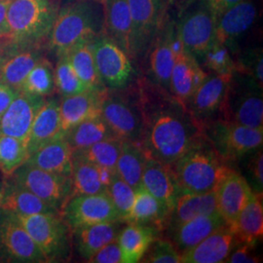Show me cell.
Instances as JSON below:
<instances>
[{
    "instance_id": "16",
    "label": "cell",
    "mask_w": 263,
    "mask_h": 263,
    "mask_svg": "<svg viewBox=\"0 0 263 263\" xmlns=\"http://www.w3.org/2000/svg\"><path fill=\"white\" fill-rule=\"evenodd\" d=\"M45 101L44 97L19 92L0 117V134L28 143L33 120Z\"/></svg>"
},
{
    "instance_id": "9",
    "label": "cell",
    "mask_w": 263,
    "mask_h": 263,
    "mask_svg": "<svg viewBox=\"0 0 263 263\" xmlns=\"http://www.w3.org/2000/svg\"><path fill=\"white\" fill-rule=\"evenodd\" d=\"M216 18L208 0H197L179 12L176 28L185 53L200 64L204 54L216 40Z\"/></svg>"
},
{
    "instance_id": "13",
    "label": "cell",
    "mask_w": 263,
    "mask_h": 263,
    "mask_svg": "<svg viewBox=\"0 0 263 263\" xmlns=\"http://www.w3.org/2000/svg\"><path fill=\"white\" fill-rule=\"evenodd\" d=\"M132 21L131 60L145 56L156 36L166 6L162 0H128Z\"/></svg>"
},
{
    "instance_id": "46",
    "label": "cell",
    "mask_w": 263,
    "mask_h": 263,
    "mask_svg": "<svg viewBox=\"0 0 263 263\" xmlns=\"http://www.w3.org/2000/svg\"><path fill=\"white\" fill-rule=\"evenodd\" d=\"M238 163L242 164L241 174L248 181L254 193L262 194L263 191V155L262 147L249 153Z\"/></svg>"
},
{
    "instance_id": "3",
    "label": "cell",
    "mask_w": 263,
    "mask_h": 263,
    "mask_svg": "<svg viewBox=\"0 0 263 263\" xmlns=\"http://www.w3.org/2000/svg\"><path fill=\"white\" fill-rule=\"evenodd\" d=\"M181 193L216 191L220 181L233 169L216 153L206 137L172 165Z\"/></svg>"
},
{
    "instance_id": "5",
    "label": "cell",
    "mask_w": 263,
    "mask_h": 263,
    "mask_svg": "<svg viewBox=\"0 0 263 263\" xmlns=\"http://www.w3.org/2000/svg\"><path fill=\"white\" fill-rule=\"evenodd\" d=\"M218 118L251 128H263L262 86L254 78L234 71Z\"/></svg>"
},
{
    "instance_id": "34",
    "label": "cell",
    "mask_w": 263,
    "mask_h": 263,
    "mask_svg": "<svg viewBox=\"0 0 263 263\" xmlns=\"http://www.w3.org/2000/svg\"><path fill=\"white\" fill-rule=\"evenodd\" d=\"M230 226L240 244L255 247L263 234L262 194L254 193Z\"/></svg>"
},
{
    "instance_id": "38",
    "label": "cell",
    "mask_w": 263,
    "mask_h": 263,
    "mask_svg": "<svg viewBox=\"0 0 263 263\" xmlns=\"http://www.w3.org/2000/svg\"><path fill=\"white\" fill-rule=\"evenodd\" d=\"M146 156L139 143L122 141L121 151L116 163V173L135 190L142 186L141 178Z\"/></svg>"
},
{
    "instance_id": "49",
    "label": "cell",
    "mask_w": 263,
    "mask_h": 263,
    "mask_svg": "<svg viewBox=\"0 0 263 263\" xmlns=\"http://www.w3.org/2000/svg\"><path fill=\"white\" fill-rule=\"evenodd\" d=\"M253 246L247 244H239L236 246L233 251L227 257L226 262L230 263H255L259 262V257L254 252Z\"/></svg>"
},
{
    "instance_id": "44",
    "label": "cell",
    "mask_w": 263,
    "mask_h": 263,
    "mask_svg": "<svg viewBox=\"0 0 263 263\" xmlns=\"http://www.w3.org/2000/svg\"><path fill=\"white\" fill-rule=\"evenodd\" d=\"M107 192L120 219L127 221L136 197V190L124 181L117 173H114L109 181Z\"/></svg>"
},
{
    "instance_id": "50",
    "label": "cell",
    "mask_w": 263,
    "mask_h": 263,
    "mask_svg": "<svg viewBox=\"0 0 263 263\" xmlns=\"http://www.w3.org/2000/svg\"><path fill=\"white\" fill-rule=\"evenodd\" d=\"M19 91L0 81V117L6 111Z\"/></svg>"
},
{
    "instance_id": "37",
    "label": "cell",
    "mask_w": 263,
    "mask_h": 263,
    "mask_svg": "<svg viewBox=\"0 0 263 263\" xmlns=\"http://www.w3.org/2000/svg\"><path fill=\"white\" fill-rule=\"evenodd\" d=\"M116 137L101 115L77 124L65 133L72 152L81 151L96 142Z\"/></svg>"
},
{
    "instance_id": "27",
    "label": "cell",
    "mask_w": 263,
    "mask_h": 263,
    "mask_svg": "<svg viewBox=\"0 0 263 263\" xmlns=\"http://www.w3.org/2000/svg\"><path fill=\"white\" fill-rule=\"evenodd\" d=\"M123 220L99 222L72 229L73 244L77 254L88 261L105 245L117 239Z\"/></svg>"
},
{
    "instance_id": "2",
    "label": "cell",
    "mask_w": 263,
    "mask_h": 263,
    "mask_svg": "<svg viewBox=\"0 0 263 263\" xmlns=\"http://www.w3.org/2000/svg\"><path fill=\"white\" fill-rule=\"evenodd\" d=\"M103 3L77 0L62 4L50 31L46 48L58 58L78 43L93 40L104 33Z\"/></svg>"
},
{
    "instance_id": "51",
    "label": "cell",
    "mask_w": 263,
    "mask_h": 263,
    "mask_svg": "<svg viewBox=\"0 0 263 263\" xmlns=\"http://www.w3.org/2000/svg\"><path fill=\"white\" fill-rule=\"evenodd\" d=\"M240 1L242 0H208V3L217 21L224 12L230 9L232 6H234Z\"/></svg>"
},
{
    "instance_id": "23",
    "label": "cell",
    "mask_w": 263,
    "mask_h": 263,
    "mask_svg": "<svg viewBox=\"0 0 263 263\" xmlns=\"http://www.w3.org/2000/svg\"><path fill=\"white\" fill-rule=\"evenodd\" d=\"M43 50V46L16 47L11 43L0 66V81L20 92L28 73L44 57Z\"/></svg>"
},
{
    "instance_id": "39",
    "label": "cell",
    "mask_w": 263,
    "mask_h": 263,
    "mask_svg": "<svg viewBox=\"0 0 263 263\" xmlns=\"http://www.w3.org/2000/svg\"><path fill=\"white\" fill-rule=\"evenodd\" d=\"M121 145L122 140L117 137H112L96 142L84 149L74 151L73 156L87 160L102 168L115 171L116 163L121 151Z\"/></svg>"
},
{
    "instance_id": "20",
    "label": "cell",
    "mask_w": 263,
    "mask_h": 263,
    "mask_svg": "<svg viewBox=\"0 0 263 263\" xmlns=\"http://www.w3.org/2000/svg\"><path fill=\"white\" fill-rule=\"evenodd\" d=\"M216 195L218 213L231 226L254 192L241 173L233 168L218 184Z\"/></svg>"
},
{
    "instance_id": "4",
    "label": "cell",
    "mask_w": 263,
    "mask_h": 263,
    "mask_svg": "<svg viewBox=\"0 0 263 263\" xmlns=\"http://www.w3.org/2000/svg\"><path fill=\"white\" fill-rule=\"evenodd\" d=\"M61 5L60 0H12L6 14L10 42L16 47H46Z\"/></svg>"
},
{
    "instance_id": "42",
    "label": "cell",
    "mask_w": 263,
    "mask_h": 263,
    "mask_svg": "<svg viewBox=\"0 0 263 263\" xmlns=\"http://www.w3.org/2000/svg\"><path fill=\"white\" fill-rule=\"evenodd\" d=\"M57 59L58 61L54 72L55 86L59 94L65 98L87 91V87L76 74L67 54L61 55Z\"/></svg>"
},
{
    "instance_id": "22",
    "label": "cell",
    "mask_w": 263,
    "mask_h": 263,
    "mask_svg": "<svg viewBox=\"0 0 263 263\" xmlns=\"http://www.w3.org/2000/svg\"><path fill=\"white\" fill-rule=\"evenodd\" d=\"M207 73L197 62L184 51L176 57L170 78V94L187 107L188 103Z\"/></svg>"
},
{
    "instance_id": "17",
    "label": "cell",
    "mask_w": 263,
    "mask_h": 263,
    "mask_svg": "<svg viewBox=\"0 0 263 263\" xmlns=\"http://www.w3.org/2000/svg\"><path fill=\"white\" fill-rule=\"evenodd\" d=\"M231 76L207 73L203 82L192 95L187 104L188 110L202 125L215 119L214 117L219 113Z\"/></svg>"
},
{
    "instance_id": "43",
    "label": "cell",
    "mask_w": 263,
    "mask_h": 263,
    "mask_svg": "<svg viewBox=\"0 0 263 263\" xmlns=\"http://www.w3.org/2000/svg\"><path fill=\"white\" fill-rule=\"evenodd\" d=\"M200 65L212 73L232 76L235 71V62L226 45L215 40L202 58Z\"/></svg>"
},
{
    "instance_id": "14",
    "label": "cell",
    "mask_w": 263,
    "mask_h": 263,
    "mask_svg": "<svg viewBox=\"0 0 263 263\" xmlns=\"http://www.w3.org/2000/svg\"><path fill=\"white\" fill-rule=\"evenodd\" d=\"M60 215L70 230L99 222L121 220L107 191L71 196Z\"/></svg>"
},
{
    "instance_id": "54",
    "label": "cell",
    "mask_w": 263,
    "mask_h": 263,
    "mask_svg": "<svg viewBox=\"0 0 263 263\" xmlns=\"http://www.w3.org/2000/svg\"><path fill=\"white\" fill-rule=\"evenodd\" d=\"M195 1L197 0H177V4H178V7H179V13L183 11L185 8H187L188 6L192 3H194Z\"/></svg>"
},
{
    "instance_id": "41",
    "label": "cell",
    "mask_w": 263,
    "mask_h": 263,
    "mask_svg": "<svg viewBox=\"0 0 263 263\" xmlns=\"http://www.w3.org/2000/svg\"><path fill=\"white\" fill-rule=\"evenodd\" d=\"M28 146L25 141L0 134V171L11 176L28 159Z\"/></svg>"
},
{
    "instance_id": "58",
    "label": "cell",
    "mask_w": 263,
    "mask_h": 263,
    "mask_svg": "<svg viewBox=\"0 0 263 263\" xmlns=\"http://www.w3.org/2000/svg\"><path fill=\"white\" fill-rule=\"evenodd\" d=\"M97 1H99V2H101V3H103V2H104V0H97Z\"/></svg>"
},
{
    "instance_id": "28",
    "label": "cell",
    "mask_w": 263,
    "mask_h": 263,
    "mask_svg": "<svg viewBox=\"0 0 263 263\" xmlns=\"http://www.w3.org/2000/svg\"><path fill=\"white\" fill-rule=\"evenodd\" d=\"M72 155L65 135H61L31 153L26 164L64 176H71Z\"/></svg>"
},
{
    "instance_id": "35",
    "label": "cell",
    "mask_w": 263,
    "mask_h": 263,
    "mask_svg": "<svg viewBox=\"0 0 263 263\" xmlns=\"http://www.w3.org/2000/svg\"><path fill=\"white\" fill-rule=\"evenodd\" d=\"M168 213L159 201L141 186L136 197L127 222L151 226L158 230L166 227Z\"/></svg>"
},
{
    "instance_id": "30",
    "label": "cell",
    "mask_w": 263,
    "mask_h": 263,
    "mask_svg": "<svg viewBox=\"0 0 263 263\" xmlns=\"http://www.w3.org/2000/svg\"><path fill=\"white\" fill-rule=\"evenodd\" d=\"M114 173L116 172L102 168L94 163L72 155V171L70 176L72 181L71 196L97 194L107 191Z\"/></svg>"
},
{
    "instance_id": "55",
    "label": "cell",
    "mask_w": 263,
    "mask_h": 263,
    "mask_svg": "<svg viewBox=\"0 0 263 263\" xmlns=\"http://www.w3.org/2000/svg\"><path fill=\"white\" fill-rule=\"evenodd\" d=\"M163 1V3H164V5L166 6V5H174V4H176V2H177V0H162Z\"/></svg>"
},
{
    "instance_id": "31",
    "label": "cell",
    "mask_w": 263,
    "mask_h": 263,
    "mask_svg": "<svg viewBox=\"0 0 263 263\" xmlns=\"http://www.w3.org/2000/svg\"><path fill=\"white\" fill-rule=\"evenodd\" d=\"M65 135L61 130L60 102L57 99L46 100L39 109L28 137V156L57 137Z\"/></svg>"
},
{
    "instance_id": "7",
    "label": "cell",
    "mask_w": 263,
    "mask_h": 263,
    "mask_svg": "<svg viewBox=\"0 0 263 263\" xmlns=\"http://www.w3.org/2000/svg\"><path fill=\"white\" fill-rule=\"evenodd\" d=\"M101 116L117 138L139 143L142 117L138 86L135 90H127V87L107 89L102 102Z\"/></svg>"
},
{
    "instance_id": "1",
    "label": "cell",
    "mask_w": 263,
    "mask_h": 263,
    "mask_svg": "<svg viewBox=\"0 0 263 263\" xmlns=\"http://www.w3.org/2000/svg\"><path fill=\"white\" fill-rule=\"evenodd\" d=\"M142 128L140 146L146 157L173 165L201 141L204 128L170 92L141 80L138 84Z\"/></svg>"
},
{
    "instance_id": "15",
    "label": "cell",
    "mask_w": 263,
    "mask_h": 263,
    "mask_svg": "<svg viewBox=\"0 0 263 263\" xmlns=\"http://www.w3.org/2000/svg\"><path fill=\"white\" fill-rule=\"evenodd\" d=\"M0 219V254L11 262H47L37 245L25 227L11 214Z\"/></svg>"
},
{
    "instance_id": "19",
    "label": "cell",
    "mask_w": 263,
    "mask_h": 263,
    "mask_svg": "<svg viewBox=\"0 0 263 263\" xmlns=\"http://www.w3.org/2000/svg\"><path fill=\"white\" fill-rule=\"evenodd\" d=\"M141 183L142 187L159 201L169 216L171 210L181 194L172 166L146 157Z\"/></svg>"
},
{
    "instance_id": "26",
    "label": "cell",
    "mask_w": 263,
    "mask_h": 263,
    "mask_svg": "<svg viewBox=\"0 0 263 263\" xmlns=\"http://www.w3.org/2000/svg\"><path fill=\"white\" fill-rule=\"evenodd\" d=\"M226 224L228 223L219 213L197 216L168 229L170 240L182 254Z\"/></svg>"
},
{
    "instance_id": "25",
    "label": "cell",
    "mask_w": 263,
    "mask_h": 263,
    "mask_svg": "<svg viewBox=\"0 0 263 263\" xmlns=\"http://www.w3.org/2000/svg\"><path fill=\"white\" fill-rule=\"evenodd\" d=\"M1 212L18 216L35 214H60V211L47 202L10 179L2 186Z\"/></svg>"
},
{
    "instance_id": "53",
    "label": "cell",
    "mask_w": 263,
    "mask_h": 263,
    "mask_svg": "<svg viewBox=\"0 0 263 263\" xmlns=\"http://www.w3.org/2000/svg\"><path fill=\"white\" fill-rule=\"evenodd\" d=\"M11 43L8 39H0V66L9 52Z\"/></svg>"
},
{
    "instance_id": "21",
    "label": "cell",
    "mask_w": 263,
    "mask_h": 263,
    "mask_svg": "<svg viewBox=\"0 0 263 263\" xmlns=\"http://www.w3.org/2000/svg\"><path fill=\"white\" fill-rule=\"evenodd\" d=\"M239 244L231 226L226 224L181 254V262H226L230 253Z\"/></svg>"
},
{
    "instance_id": "36",
    "label": "cell",
    "mask_w": 263,
    "mask_h": 263,
    "mask_svg": "<svg viewBox=\"0 0 263 263\" xmlns=\"http://www.w3.org/2000/svg\"><path fill=\"white\" fill-rule=\"evenodd\" d=\"M66 54L71 63V66L76 70V74L88 90L99 92L106 90L95 64L92 40L78 43Z\"/></svg>"
},
{
    "instance_id": "8",
    "label": "cell",
    "mask_w": 263,
    "mask_h": 263,
    "mask_svg": "<svg viewBox=\"0 0 263 263\" xmlns=\"http://www.w3.org/2000/svg\"><path fill=\"white\" fill-rule=\"evenodd\" d=\"M13 216L28 231L44 254L47 262L66 261L69 258L71 230L60 214Z\"/></svg>"
},
{
    "instance_id": "32",
    "label": "cell",
    "mask_w": 263,
    "mask_h": 263,
    "mask_svg": "<svg viewBox=\"0 0 263 263\" xmlns=\"http://www.w3.org/2000/svg\"><path fill=\"white\" fill-rule=\"evenodd\" d=\"M218 213L216 191L207 193H181L171 210L166 227L170 229L197 216Z\"/></svg>"
},
{
    "instance_id": "45",
    "label": "cell",
    "mask_w": 263,
    "mask_h": 263,
    "mask_svg": "<svg viewBox=\"0 0 263 263\" xmlns=\"http://www.w3.org/2000/svg\"><path fill=\"white\" fill-rule=\"evenodd\" d=\"M235 71L249 76L262 86V48L254 47L238 51L235 54Z\"/></svg>"
},
{
    "instance_id": "12",
    "label": "cell",
    "mask_w": 263,
    "mask_h": 263,
    "mask_svg": "<svg viewBox=\"0 0 263 263\" xmlns=\"http://www.w3.org/2000/svg\"><path fill=\"white\" fill-rule=\"evenodd\" d=\"M10 177L20 185L58 209L60 213L71 196L72 181L68 176L38 169L24 163Z\"/></svg>"
},
{
    "instance_id": "57",
    "label": "cell",
    "mask_w": 263,
    "mask_h": 263,
    "mask_svg": "<svg viewBox=\"0 0 263 263\" xmlns=\"http://www.w3.org/2000/svg\"><path fill=\"white\" fill-rule=\"evenodd\" d=\"M1 197H2V186L0 185V202H1Z\"/></svg>"
},
{
    "instance_id": "11",
    "label": "cell",
    "mask_w": 263,
    "mask_h": 263,
    "mask_svg": "<svg viewBox=\"0 0 263 263\" xmlns=\"http://www.w3.org/2000/svg\"><path fill=\"white\" fill-rule=\"evenodd\" d=\"M97 70L106 89L129 87L135 78V67L130 57L114 41L102 33L92 40Z\"/></svg>"
},
{
    "instance_id": "52",
    "label": "cell",
    "mask_w": 263,
    "mask_h": 263,
    "mask_svg": "<svg viewBox=\"0 0 263 263\" xmlns=\"http://www.w3.org/2000/svg\"><path fill=\"white\" fill-rule=\"evenodd\" d=\"M12 0H0V39L9 40V31L7 26L6 14Z\"/></svg>"
},
{
    "instance_id": "6",
    "label": "cell",
    "mask_w": 263,
    "mask_h": 263,
    "mask_svg": "<svg viewBox=\"0 0 263 263\" xmlns=\"http://www.w3.org/2000/svg\"><path fill=\"white\" fill-rule=\"evenodd\" d=\"M203 128L206 139L228 165L238 163L249 153L262 147L263 128H251L220 118L205 123Z\"/></svg>"
},
{
    "instance_id": "48",
    "label": "cell",
    "mask_w": 263,
    "mask_h": 263,
    "mask_svg": "<svg viewBox=\"0 0 263 263\" xmlns=\"http://www.w3.org/2000/svg\"><path fill=\"white\" fill-rule=\"evenodd\" d=\"M90 263H124L122 252L117 239L105 245L87 261Z\"/></svg>"
},
{
    "instance_id": "33",
    "label": "cell",
    "mask_w": 263,
    "mask_h": 263,
    "mask_svg": "<svg viewBox=\"0 0 263 263\" xmlns=\"http://www.w3.org/2000/svg\"><path fill=\"white\" fill-rule=\"evenodd\" d=\"M159 230L151 226L129 222L119 232L117 241L122 252L123 262H140Z\"/></svg>"
},
{
    "instance_id": "29",
    "label": "cell",
    "mask_w": 263,
    "mask_h": 263,
    "mask_svg": "<svg viewBox=\"0 0 263 263\" xmlns=\"http://www.w3.org/2000/svg\"><path fill=\"white\" fill-rule=\"evenodd\" d=\"M104 34L131 59L132 21L128 0H104Z\"/></svg>"
},
{
    "instance_id": "56",
    "label": "cell",
    "mask_w": 263,
    "mask_h": 263,
    "mask_svg": "<svg viewBox=\"0 0 263 263\" xmlns=\"http://www.w3.org/2000/svg\"><path fill=\"white\" fill-rule=\"evenodd\" d=\"M62 4H65V3H68V2H73V1H77V0H60Z\"/></svg>"
},
{
    "instance_id": "24",
    "label": "cell",
    "mask_w": 263,
    "mask_h": 263,
    "mask_svg": "<svg viewBox=\"0 0 263 263\" xmlns=\"http://www.w3.org/2000/svg\"><path fill=\"white\" fill-rule=\"evenodd\" d=\"M106 90L103 92L87 90L63 98L60 102L62 133L65 134L77 124L101 115L102 102Z\"/></svg>"
},
{
    "instance_id": "18",
    "label": "cell",
    "mask_w": 263,
    "mask_h": 263,
    "mask_svg": "<svg viewBox=\"0 0 263 263\" xmlns=\"http://www.w3.org/2000/svg\"><path fill=\"white\" fill-rule=\"evenodd\" d=\"M256 16L257 9L253 1H240L216 21V41L226 45L234 57L238 52V41L253 27Z\"/></svg>"
},
{
    "instance_id": "10",
    "label": "cell",
    "mask_w": 263,
    "mask_h": 263,
    "mask_svg": "<svg viewBox=\"0 0 263 263\" xmlns=\"http://www.w3.org/2000/svg\"><path fill=\"white\" fill-rule=\"evenodd\" d=\"M182 51L184 50L177 32L176 20L170 19L165 13L159 30L146 53L148 81L169 92L170 78L176 57Z\"/></svg>"
},
{
    "instance_id": "47",
    "label": "cell",
    "mask_w": 263,
    "mask_h": 263,
    "mask_svg": "<svg viewBox=\"0 0 263 263\" xmlns=\"http://www.w3.org/2000/svg\"><path fill=\"white\" fill-rule=\"evenodd\" d=\"M141 261L151 263H180L181 254L171 240L156 238L143 254Z\"/></svg>"
},
{
    "instance_id": "40",
    "label": "cell",
    "mask_w": 263,
    "mask_h": 263,
    "mask_svg": "<svg viewBox=\"0 0 263 263\" xmlns=\"http://www.w3.org/2000/svg\"><path fill=\"white\" fill-rule=\"evenodd\" d=\"M56 90L54 67L50 61L43 57L27 76L20 92L46 98Z\"/></svg>"
}]
</instances>
